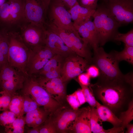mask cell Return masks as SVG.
I'll return each instance as SVG.
<instances>
[{
	"mask_svg": "<svg viewBox=\"0 0 133 133\" xmlns=\"http://www.w3.org/2000/svg\"><path fill=\"white\" fill-rule=\"evenodd\" d=\"M44 45L55 54L66 58L75 54L65 43L57 34L46 28Z\"/></svg>",
	"mask_w": 133,
	"mask_h": 133,
	"instance_id": "9a60e30c",
	"label": "cell"
},
{
	"mask_svg": "<svg viewBox=\"0 0 133 133\" xmlns=\"http://www.w3.org/2000/svg\"><path fill=\"white\" fill-rule=\"evenodd\" d=\"M124 132L121 127H113L107 130L104 129L102 133H123Z\"/></svg>",
	"mask_w": 133,
	"mask_h": 133,
	"instance_id": "b9f144b4",
	"label": "cell"
},
{
	"mask_svg": "<svg viewBox=\"0 0 133 133\" xmlns=\"http://www.w3.org/2000/svg\"><path fill=\"white\" fill-rule=\"evenodd\" d=\"M95 10L82 7L77 2L68 11L73 21V24L78 25L90 19Z\"/></svg>",
	"mask_w": 133,
	"mask_h": 133,
	"instance_id": "ffe728a7",
	"label": "cell"
},
{
	"mask_svg": "<svg viewBox=\"0 0 133 133\" xmlns=\"http://www.w3.org/2000/svg\"><path fill=\"white\" fill-rule=\"evenodd\" d=\"M9 47L8 63L10 66L28 75L27 64L31 50L23 41L19 32L8 31Z\"/></svg>",
	"mask_w": 133,
	"mask_h": 133,
	"instance_id": "3957f363",
	"label": "cell"
},
{
	"mask_svg": "<svg viewBox=\"0 0 133 133\" xmlns=\"http://www.w3.org/2000/svg\"><path fill=\"white\" fill-rule=\"evenodd\" d=\"M66 100L69 104L73 110L78 109L81 106L79 100L74 92L71 94L67 95Z\"/></svg>",
	"mask_w": 133,
	"mask_h": 133,
	"instance_id": "d590c367",
	"label": "cell"
},
{
	"mask_svg": "<svg viewBox=\"0 0 133 133\" xmlns=\"http://www.w3.org/2000/svg\"><path fill=\"white\" fill-rule=\"evenodd\" d=\"M90 77L87 73H82L78 76V82L80 85L89 86Z\"/></svg>",
	"mask_w": 133,
	"mask_h": 133,
	"instance_id": "f35d334b",
	"label": "cell"
},
{
	"mask_svg": "<svg viewBox=\"0 0 133 133\" xmlns=\"http://www.w3.org/2000/svg\"><path fill=\"white\" fill-rule=\"evenodd\" d=\"M28 76L7 63L0 68V87L14 95L22 88Z\"/></svg>",
	"mask_w": 133,
	"mask_h": 133,
	"instance_id": "8992f818",
	"label": "cell"
},
{
	"mask_svg": "<svg viewBox=\"0 0 133 133\" xmlns=\"http://www.w3.org/2000/svg\"><path fill=\"white\" fill-rule=\"evenodd\" d=\"M25 125L24 116H20L11 124L5 127V131L7 133H23Z\"/></svg>",
	"mask_w": 133,
	"mask_h": 133,
	"instance_id": "484cf974",
	"label": "cell"
},
{
	"mask_svg": "<svg viewBox=\"0 0 133 133\" xmlns=\"http://www.w3.org/2000/svg\"><path fill=\"white\" fill-rule=\"evenodd\" d=\"M17 116L9 110L0 113V125L5 127L11 124L17 118Z\"/></svg>",
	"mask_w": 133,
	"mask_h": 133,
	"instance_id": "4dcf8cb0",
	"label": "cell"
},
{
	"mask_svg": "<svg viewBox=\"0 0 133 133\" xmlns=\"http://www.w3.org/2000/svg\"><path fill=\"white\" fill-rule=\"evenodd\" d=\"M98 0H77L81 6L91 10H95L98 6Z\"/></svg>",
	"mask_w": 133,
	"mask_h": 133,
	"instance_id": "8d00e7d4",
	"label": "cell"
},
{
	"mask_svg": "<svg viewBox=\"0 0 133 133\" xmlns=\"http://www.w3.org/2000/svg\"><path fill=\"white\" fill-rule=\"evenodd\" d=\"M109 0H102L103 2H105Z\"/></svg>",
	"mask_w": 133,
	"mask_h": 133,
	"instance_id": "c3c4849f",
	"label": "cell"
},
{
	"mask_svg": "<svg viewBox=\"0 0 133 133\" xmlns=\"http://www.w3.org/2000/svg\"><path fill=\"white\" fill-rule=\"evenodd\" d=\"M115 59L119 63L125 61L133 64V47L125 46L123 50L120 52L115 50L110 52Z\"/></svg>",
	"mask_w": 133,
	"mask_h": 133,
	"instance_id": "603a6c76",
	"label": "cell"
},
{
	"mask_svg": "<svg viewBox=\"0 0 133 133\" xmlns=\"http://www.w3.org/2000/svg\"><path fill=\"white\" fill-rule=\"evenodd\" d=\"M90 107V118L91 130L94 133H101L104 130L103 122L98 113L96 107Z\"/></svg>",
	"mask_w": 133,
	"mask_h": 133,
	"instance_id": "d4e9b609",
	"label": "cell"
},
{
	"mask_svg": "<svg viewBox=\"0 0 133 133\" xmlns=\"http://www.w3.org/2000/svg\"><path fill=\"white\" fill-rule=\"evenodd\" d=\"M113 41H121L124 43L125 45L133 47V29L125 33H122L118 32L115 35Z\"/></svg>",
	"mask_w": 133,
	"mask_h": 133,
	"instance_id": "f546056e",
	"label": "cell"
},
{
	"mask_svg": "<svg viewBox=\"0 0 133 133\" xmlns=\"http://www.w3.org/2000/svg\"><path fill=\"white\" fill-rule=\"evenodd\" d=\"M44 124L40 126V133H55L57 131L56 128L52 121L47 120L45 122Z\"/></svg>",
	"mask_w": 133,
	"mask_h": 133,
	"instance_id": "e575fe53",
	"label": "cell"
},
{
	"mask_svg": "<svg viewBox=\"0 0 133 133\" xmlns=\"http://www.w3.org/2000/svg\"><path fill=\"white\" fill-rule=\"evenodd\" d=\"M13 96L7 91H0V112L9 110V106Z\"/></svg>",
	"mask_w": 133,
	"mask_h": 133,
	"instance_id": "1f68e13d",
	"label": "cell"
},
{
	"mask_svg": "<svg viewBox=\"0 0 133 133\" xmlns=\"http://www.w3.org/2000/svg\"><path fill=\"white\" fill-rule=\"evenodd\" d=\"M89 86L95 98L118 117L120 113L127 109L133 100L132 72L113 80L98 78L96 83Z\"/></svg>",
	"mask_w": 133,
	"mask_h": 133,
	"instance_id": "6da1fadb",
	"label": "cell"
},
{
	"mask_svg": "<svg viewBox=\"0 0 133 133\" xmlns=\"http://www.w3.org/2000/svg\"><path fill=\"white\" fill-rule=\"evenodd\" d=\"M118 118L121 121V128L124 132L126 126L133 119V100L130 103L127 109L121 112Z\"/></svg>",
	"mask_w": 133,
	"mask_h": 133,
	"instance_id": "4316f807",
	"label": "cell"
},
{
	"mask_svg": "<svg viewBox=\"0 0 133 133\" xmlns=\"http://www.w3.org/2000/svg\"><path fill=\"white\" fill-rule=\"evenodd\" d=\"M24 11L27 23L45 25V10L41 0H24Z\"/></svg>",
	"mask_w": 133,
	"mask_h": 133,
	"instance_id": "7c38bea8",
	"label": "cell"
},
{
	"mask_svg": "<svg viewBox=\"0 0 133 133\" xmlns=\"http://www.w3.org/2000/svg\"><path fill=\"white\" fill-rule=\"evenodd\" d=\"M40 126L32 128L31 129H28L27 133H40Z\"/></svg>",
	"mask_w": 133,
	"mask_h": 133,
	"instance_id": "ee69618b",
	"label": "cell"
},
{
	"mask_svg": "<svg viewBox=\"0 0 133 133\" xmlns=\"http://www.w3.org/2000/svg\"><path fill=\"white\" fill-rule=\"evenodd\" d=\"M51 0H41L45 9L46 14L48 9Z\"/></svg>",
	"mask_w": 133,
	"mask_h": 133,
	"instance_id": "f6af8a7d",
	"label": "cell"
},
{
	"mask_svg": "<svg viewBox=\"0 0 133 133\" xmlns=\"http://www.w3.org/2000/svg\"><path fill=\"white\" fill-rule=\"evenodd\" d=\"M8 31L6 29L0 30V47L7 62L9 47Z\"/></svg>",
	"mask_w": 133,
	"mask_h": 133,
	"instance_id": "83f0119b",
	"label": "cell"
},
{
	"mask_svg": "<svg viewBox=\"0 0 133 133\" xmlns=\"http://www.w3.org/2000/svg\"><path fill=\"white\" fill-rule=\"evenodd\" d=\"M120 26L133 22V0H109L103 2Z\"/></svg>",
	"mask_w": 133,
	"mask_h": 133,
	"instance_id": "ba28073f",
	"label": "cell"
},
{
	"mask_svg": "<svg viewBox=\"0 0 133 133\" xmlns=\"http://www.w3.org/2000/svg\"><path fill=\"white\" fill-rule=\"evenodd\" d=\"M81 105L86 102L85 99L82 89H79L75 92Z\"/></svg>",
	"mask_w": 133,
	"mask_h": 133,
	"instance_id": "60d3db41",
	"label": "cell"
},
{
	"mask_svg": "<svg viewBox=\"0 0 133 133\" xmlns=\"http://www.w3.org/2000/svg\"><path fill=\"white\" fill-rule=\"evenodd\" d=\"M23 98L22 95H13L9 106V110L14 113L17 117L24 115Z\"/></svg>",
	"mask_w": 133,
	"mask_h": 133,
	"instance_id": "cb8c5ba5",
	"label": "cell"
},
{
	"mask_svg": "<svg viewBox=\"0 0 133 133\" xmlns=\"http://www.w3.org/2000/svg\"><path fill=\"white\" fill-rule=\"evenodd\" d=\"M9 4L6 2L0 7V21L7 27L9 20Z\"/></svg>",
	"mask_w": 133,
	"mask_h": 133,
	"instance_id": "836d02e7",
	"label": "cell"
},
{
	"mask_svg": "<svg viewBox=\"0 0 133 133\" xmlns=\"http://www.w3.org/2000/svg\"><path fill=\"white\" fill-rule=\"evenodd\" d=\"M50 113L44 108H39L28 112L24 116L26 124L31 128L38 126L46 120Z\"/></svg>",
	"mask_w": 133,
	"mask_h": 133,
	"instance_id": "d6986e66",
	"label": "cell"
},
{
	"mask_svg": "<svg viewBox=\"0 0 133 133\" xmlns=\"http://www.w3.org/2000/svg\"><path fill=\"white\" fill-rule=\"evenodd\" d=\"M6 0H0V7L6 2Z\"/></svg>",
	"mask_w": 133,
	"mask_h": 133,
	"instance_id": "7dc6e473",
	"label": "cell"
},
{
	"mask_svg": "<svg viewBox=\"0 0 133 133\" xmlns=\"http://www.w3.org/2000/svg\"><path fill=\"white\" fill-rule=\"evenodd\" d=\"M65 6L66 9L69 10L78 2L77 0H58Z\"/></svg>",
	"mask_w": 133,
	"mask_h": 133,
	"instance_id": "ab89813d",
	"label": "cell"
},
{
	"mask_svg": "<svg viewBox=\"0 0 133 133\" xmlns=\"http://www.w3.org/2000/svg\"><path fill=\"white\" fill-rule=\"evenodd\" d=\"M80 85L83 93L86 102L88 103L90 107H96L97 101L89 86Z\"/></svg>",
	"mask_w": 133,
	"mask_h": 133,
	"instance_id": "d6a6232c",
	"label": "cell"
},
{
	"mask_svg": "<svg viewBox=\"0 0 133 133\" xmlns=\"http://www.w3.org/2000/svg\"><path fill=\"white\" fill-rule=\"evenodd\" d=\"M19 32L25 45L30 50L45 45L46 28L44 25L27 23L20 28Z\"/></svg>",
	"mask_w": 133,
	"mask_h": 133,
	"instance_id": "30bf717a",
	"label": "cell"
},
{
	"mask_svg": "<svg viewBox=\"0 0 133 133\" xmlns=\"http://www.w3.org/2000/svg\"><path fill=\"white\" fill-rule=\"evenodd\" d=\"M7 63L0 47V68Z\"/></svg>",
	"mask_w": 133,
	"mask_h": 133,
	"instance_id": "7bdbcfd3",
	"label": "cell"
},
{
	"mask_svg": "<svg viewBox=\"0 0 133 133\" xmlns=\"http://www.w3.org/2000/svg\"><path fill=\"white\" fill-rule=\"evenodd\" d=\"M23 98L24 114L39 108V105L29 95L22 93Z\"/></svg>",
	"mask_w": 133,
	"mask_h": 133,
	"instance_id": "f1b7e54d",
	"label": "cell"
},
{
	"mask_svg": "<svg viewBox=\"0 0 133 133\" xmlns=\"http://www.w3.org/2000/svg\"><path fill=\"white\" fill-rule=\"evenodd\" d=\"M126 128H127V131L126 132V133H133V124L130 123L127 124Z\"/></svg>",
	"mask_w": 133,
	"mask_h": 133,
	"instance_id": "bcb514c9",
	"label": "cell"
},
{
	"mask_svg": "<svg viewBox=\"0 0 133 133\" xmlns=\"http://www.w3.org/2000/svg\"><path fill=\"white\" fill-rule=\"evenodd\" d=\"M55 55L45 45L36 47L31 50L26 67L28 75L36 74Z\"/></svg>",
	"mask_w": 133,
	"mask_h": 133,
	"instance_id": "9c48e42d",
	"label": "cell"
},
{
	"mask_svg": "<svg viewBox=\"0 0 133 133\" xmlns=\"http://www.w3.org/2000/svg\"><path fill=\"white\" fill-rule=\"evenodd\" d=\"M33 77L54 99L60 102L64 98L66 94V83L61 77L47 79L36 75Z\"/></svg>",
	"mask_w": 133,
	"mask_h": 133,
	"instance_id": "4fadbf2b",
	"label": "cell"
},
{
	"mask_svg": "<svg viewBox=\"0 0 133 133\" xmlns=\"http://www.w3.org/2000/svg\"><path fill=\"white\" fill-rule=\"evenodd\" d=\"M98 115L102 122L111 123L113 127H121V121L113 112L107 107L97 101L96 107Z\"/></svg>",
	"mask_w": 133,
	"mask_h": 133,
	"instance_id": "44dd1931",
	"label": "cell"
},
{
	"mask_svg": "<svg viewBox=\"0 0 133 133\" xmlns=\"http://www.w3.org/2000/svg\"><path fill=\"white\" fill-rule=\"evenodd\" d=\"M49 9V23L80 36L74 26L68 10L61 2L58 0H51Z\"/></svg>",
	"mask_w": 133,
	"mask_h": 133,
	"instance_id": "52a82bcc",
	"label": "cell"
},
{
	"mask_svg": "<svg viewBox=\"0 0 133 133\" xmlns=\"http://www.w3.org/2000/svg\"><path fill=\"white\" fill-rule=\"evenodd\" d=\"M89 65L86 59L76 54L65 58L62 70V80L66 83L78 76L86 70Z\"/></svg>",
	"mask_w": 133,
	"mask_h": 133,
	"instance_id": "8fae6325",
	"label": "cell"
},
{
	"mask_svg": "<svg viewBox=\"0 0 133 133\" xmlns=\"http://www.w3.org/2000/svg\"><path fill=\"white\" fill-rule=\"evenodd\" d=\"M0 89H1V88H0Z\"/></svg>",
	"mask_w": 133,
	"mask_h": 133,
	"instance_id": "681fc988",
	"label": "cell"
},
{
	"mask_svg": "<svg viewBox=\"0 0 133 133\" xmlns=\"http://www.w3.org/2000/svg\"><path fill=\"white\" fill-rule=\"evenodd\" d=\"M84 108L66 109L60 113L54 120H52L57 132L65 133L70 131L78 116Z\"/></svg>",
	"mask_w": 133,
	"mask_h": 133,
	"instance_id": "5bb4252c",
	"label": "cell"
},
{
	"mask_svg": "<svg viewBox=\"0 0 133 133\" xmlns=\"http://www.w3.org/2000/svg\"><path fill=\"white\" fill-rule=\"evenodd\" d=\"M22 93L30 95L40 106L50 112L55 111L60 103L53 98L32 76H28L21 90Z\"/></svg>",
	"mask_w": 133,
	"mask_h": 133,
	"instance_id": "277c9868",
	"label": "cell"
},
{
	"mask_svg": "<svg viewBox=\"0 0 133 133\" xmlns=\"http://www.w3.org/2000/svg\"><path fill=\"white\" fill-rule=\"evenodd\" d=\"M92 17L99 45L102 46L107 42L113 41L120 26L103 2L98 5Z\"/></svg>",
	"mask_w": 133,
	"mask_h": 133,
	"instance_id": "7a4b0ae2",
	"label": "cell"
},
{
	"mask_svg": "<svg viewBox=\"0 0 133 133\" xmlns=\"http://www.w3.org/2000/svg\"><path fill=\"white\" fill-rule=\"evenodd\" d=\"M91 65L86 69V73L90 78H95L98 77L100 74L99 68L95 65L92 64Z\"/></svg>",
	"mask_w": 133,
	"mask_h": 133,
	"instance_id": "74e56055",
	"label": "cell"
},
{
	"mask_svg": "<svg viewBox=\"0 0 133 133\" xmlns=\"http://www.w3.org/2000/svg\"><path fill=\"white\" fill-rule=\"evenodd\" d=\"M93 51L91 64L95 65L99 68L100 74L98 78L113 80L123 74L119 68V63L110 52L106 53L101 47Z\"/></svg>",
	"mask_w": 133,
	"mask_h": 133,
	"instance_id": "5b68a950",
	"label": "cell"
},
{
	"mask_svg": "<svg viewBox=\"0 0 133 133\" xmlns=\"http://www.w3.org/2000/svg\"><path fill=\"white\" fill-rule=\"evenodd\" d=\"M76 133H91L90 107H85L75 121L70 130Z\"/></svg>",
	"mask_w": 133,
	"mask_h": 133,
	"instance_id": "ac0fdd59",
	"label": "cell"
},
{
	"mask_svg": "<svg viewBox=\"0 0 133 133\" xmlns=\"http://www.w3.org/2000/svg\"><path fill=\"white\" fill-rule=\"evenodd\" d=\"M65 58L61 55H55L39 71L33 75L40 76L47 72L62 70Z\"/></svg>",
	"mask_w": 133,
	"mask_h": 133,
	"instance_id": "7402d4cb",
	"label": "cell"
},
{
	"mask_svg": "<svg viewBox=\"0 0 133 133\" xmlns=\"http://www.w3.org/2000/svg\"><path fill=\"white\" fill-rule=\"evenodd\" d=\"M8 1L9 17L8 27L11 30L13 27L20 28L27 23L25 16L24 0H8Z\"/></svg>",
	"mask_w": 133,
	"mask_h": 133,
	"instance_id": "e0dca14e",
	"label": "cell"
},
{
	"mask_svg": "<svg viewBox=\"0 0 133 133\" xmlns=\"http://www.w3.org/2000/svg\"><path fill=\"white\" fill-rule=\"evenodd\" d=\"M74 26L83 41L93 51L99 47L97 33L93 21L90 19L78 25L74 24Z\"/></svg>",
	"mask_w": 133,
	"mask_h": 133,
	"instance_id": "2e32d148",
	"label": "cell"
}]
</instances>
